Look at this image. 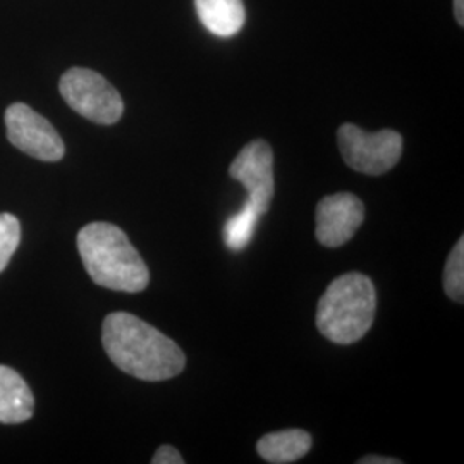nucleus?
<instances>
[{"label":"nucleus","instance_id":"1","mask_svg":"<svg viewBox=\"0 0 464 464\" xmlns=\"http://www.w3.org/2000/svg\"><path fill=\"white\" fill-rule=\"evenodd\" d=\"M102 343L111 362L140 381H169L186 366L183 349L172 339L126 312L111 314L103 320Z\"/></svg>","mask_w":464,"mask_h":464},{"label":"nucleus","instance_id":"2","mask_svg":"<svg viewBox=\"0 0 464 464\" xmlns=\"http://www.w3.org/2000/svg\"><path fill=\"white\" fill-rule=\"evenodd\" d=\"M78 249L92 281L119 293H141L150 282L149 266L126 232L109 222H92L78 234Z\"/></svg>","mask_w":464,"mask_h":464},{"label":"nucleus","instance_id":"3","mask_svg":"<svg viewBox=\"0 0 464 464\" xmlns=\"http://www.w3.org/2000/svg\"><path fill=\"white\" fill-rule=\"evenodd\" d=\"M377 312L375 285L363 274L351 272L331 282L316 308V327L335 344L365 337Z\"/></svg>","mask_w":464,"mask_h":464},{"label":"nucleus","instance_id":"4","mask_svg":"<svg viewBox=\"0 0 464 464\" xmlns=\"http://www.w3.org/2000/svg\"><path fill=\"white\" fill-rule=\"evenodd\" d=\"M59 92L74 112L102 126L116 124L124 114V102L119 92L92 69L72 67L66 71Z\"/></svg>","mask_w":464,"mask_h":464},{"label":"nucleus","instance_id":"5","mask_svg":"<svg viewBox=\"0 0 464 464\" xmlns=\"http://www.w3.org/2000/svg\"><path fill=\"white\" fill-rule=\"evenodd\" d=\"M339 150L353 170L381 176L396 166L402 153V136L392 130L366 133L354 124H343L337 131Z\"/></svg>","mask_w":464,"mask_h":464},{"label":"nucleus","instance_id":"6","mask_svg":"<svg viewBox=\"0 0 464 464\" xmlns=\"http://www.w3.org/2000/svg\"><path fill=\"white\" fill-rule=\"evenodd\" d=\"M4 119L7 138L17 150L44 162H59L64 157L63 138L45 117L36 114L26 103H13Z\"/></svg>","mask_w":464,"mask_h":464},{"label":"nucleus","instance_id":"7","mask_svg":"<svg viewBox=\"0 0 464 464\" xmlns=\"http://www.w3.org/2000/svg\"><path fill=\"white\" fill-rule=\"evenodd\" d=\"M229 174L246 188L249 205L260 216H266L276 193L274 151L270 145L264 140L248 143L232 160Z\"/></svg>","mask_w":464,"mask_h":464},{"label":"nucleus","instance_id":"8","mask_svg":"<svg viewBox=\"0 0 464 464\" xmlns=\"http://www.w3.org/2000/svg\"><path fill=\"white\" fill-rule=\"evenodd\" d=\"M365 205L353 193L329 195L316 205V239L325 248H339L362 227Z\"/></svg>","mask_w":464,"mask_h":464},{"label":"nucleus","instance_id":"9","mask_svg":"<svg viewBox=\"0 0 464 464\" xmlns=\"http://www.w3.org/2000/svg\"><path fill=\"white\" fill-rule=\"evenodd\" d=\"M34 398L16 370L0 365V423L17 425L34 416Z\"/></svg>","mask_w":464,"mask_h":464},{"label":"nucleus","instance_id":"10","mask_svg":"<svg viewBox=\"0 0 464 464\" xmlns=\"http://www.w3.org/2000/svg\"><path fill=\"white\" fill-rule=\"evenodd\" d=\"M310 449L312 435L298 429L266 433L256 444V450L262 459L272 464L295 463L304 458Z\"/></svg>","mask_w":464,"mask_h":464},{"label":"nucleus","instance_id":"11","mask_svg":"<svg viewBox=\"0 0 464 464\" xmlns=\"http://www.w3.org/2000/svg\"><path fill=\"white\" fill-rule=\"evenodd\" d=\"M201 24L217 36H232L245 24L243 0H195Z\"/></svg>","mask_w":464,"mask_h":464},{"label":"nucleus","instance_id":"12","mask_svg":"<svg viewBox=\"0 0 464 464\" xmlns=\"http://www.w3.org/2000/svg\"><path fill=\"white\" fill-rule=\"evenodd\" d=\"M260 214L245 201L243 208L229 217L224 224V243L231 251H241L246 248L256 229Z\"/></svg>","mask_w":464,"mask_h":464},{"label":"nucleus","instance_id":"13","mask_svg":"<svg viewBox=\"0 0 464 464\" xmlns=\"http://www.w3.org/2000/svg\"><path fill=\"white\" fill-rule=\"evenodd\" d=\"M444 289L449 298L458 303L464 301V239L461 237L449 255L444 272Z\"/></svg>","mask_w":464,"mask_h":464},{"label":"nucleus","instance_id":"14","mask_svg":"<svg viewBox=\"0 0 464 464\" xmlns=\"http://www.w3.org/2000/svg\"><path fill=\"white\" fill-rule=\"evenodd\" d=\"M21 241V226L13 214H0V272L9 266Z\"/></svg>","mask_w":464,"mask_h":464},{"label":"nucleus","instance_id":"15","mask_svg":"<svg viewBox=\"0 0 464 464\" xmlns=\"http://www.w3.org/2000/svg\"><path fill=\"white\" fill-rule=\"evenodd\" d=\"M153 464H184V458L181 452L172 446H162L151 458Z\"/></svg>","mask_w":464,"mask_h":464},{"label":"nucleus","instance_id":"16","mask_svg":"<svg viewBox=\"0 0 464 464\" xmlns=\"http://www.w3.org/2000/svg\"><path fill=\"white\" fill-rule=\"evenodd\" d=\"M360 464H401V459H392V458H383V456H365L362 458Z\"/></svg>","mask_w":464,"mask_h":464},{"label":"nucleus","instance_id":"17","mask_svg":"<svg viewBox=\"0 0 464 464\" xmlns=\"http://www.w3.org/2000/svg\"><path fill=\"white\" fill-rule=\"evenodd\" d=\"M464 0H454V14H456V21L463 26L464 24Z\"/></svg>","mask_w":464,"mask_h":464}]
</instances>
